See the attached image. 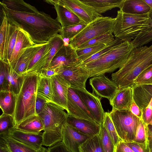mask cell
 Instances as JSON below:
<instances>
[{
  "mask_svg": "<svg viewBox=\"0 0 152 152\" xmlns=\"http://www.w3.org/2000/svg\"><path fill=\"white\" fill-rule=\"evenodd\" d=\"M8 135L37 150L42 147L43 133L42 132H30L14 128Z\"/></svg>",
  "mask_w": 152,
  "mask_h": 152,
  "instance_id": "cell-19",
  "label": "cell"
},
{
  "mask_svg": "<svg viewBox=\"0 0 152 152\" xmlns=\"http://www.w3.org/2000/svg\"><path fill=\"white\" fill-rule=\"evenodd\" d=\"M48 149V152H71L66 148L62 141L49 147Z\"/></svg>",
  "mask_w": 152,
  "mask_h": 152,
  "instance_id": "cell-51",
  "label": "cell"
},
{
  "mask_svg": "<svg viewBox=\"0 0 152 152\" xmlns=\"http://www.w3.org/2000/svg\"><path fill=\"white\" fill-rule=\"evenodd\" d=\"M66 123L91 137L98 134L100 129V125L95 121L76 118L68 114Z\"/></svg>",
  "mask_w": 152,
  "mask_h": 152,
  "instance_id": "cell-20",
  "label": "cell"
},
{
  "mask_svg": "<svg viewBox=\"0 0 152 152\" xmlns=\"http://www.w3.org/2000/svg\"><path fill=\"white\" fill-rule=\"evenodd\" d=\"M120 9L126 13L137 15L147 14L151 10L143 0H124Z\"/></svg>",
  "mask_w": 152,
  "mask_h": 152,
  "instance_id": "cell-26",
  "label": "cell"
},
{
  "mask_svg": "<svg viewBox=\"0 0 152 152\" xmlns=\"http://www.w3.org/2000/svg\"><path fill=\"white\" fill-rule=\"evenodd\" d=\"M115 39L112 31H110L105 34L91 39L81 45L77 49H83L102 43L105 44L107 45L113 42Z\"/></svg>",
  "mask_w": 152,
  "mask_h": 152,
  "instance_id": "cell-38",
  "label": "cell"
},
{
  "mask_svg": "<svg viewBox=\"0 0 152 152\" xmlns=\"http://www.w3.org/2000/svg\"><path fill=\"white\" fill-rule=\"evenodd\" d=\"M51 40L53 44L52 46L47 59L44 68L43 70L48 68L55 55L58 50L64 45L63 39L60 34H56L51 39Z\"/></svg>",
  "mask_w": 152,
  "mask_h": 152,
  "instance_id": "cell-43",
  "label": "cell"
},
{
  "mask_svg": "<svg viewBox=\"0 0 152 152\" xmlns=\"http://www.w3.org/2000/svg\"><path fill=\"white\" fill-rule=\"evenodd\" d=\"M56 1L73 12L87 25L103 16L81 0H56Z\"/></svg>",
  "mask_w": 152,
  "mask_h": 152,
  "instance_id": "cell-10",
  "label": "cell"
},
{
  "mask_svg": "<svg viewBox=\"0 0 152 152\" xmlns=\"http://www.w3.org/2000/svg\"><path fill=\"white\" fill-rule=\"evenodd\" d=\"M80 64L76 49L69 44L64 45L55 55L47 69L55 70L64 67L79 65Z\"/></svg>",
  "mask_w": 152,
  "mask_h": 152,
  "instance_id": "cell-12",
  "label": "cell"
},
{
  "mask_svg": "<svg viewBox=\"0 0 152 152\" xmlns=\"http://www.w3.org/2000/svg\"><path fill=\"white\" fill-rule=\"evenodd\" d=\"M47 102L44 98L37 94L35 104L36 115H38L42 111Z\"/></svg>",
  "mask_w": 152,
  "mask_h": 152,
  "instance_id": "cell-50",
  "label": "cell"
},
{
  "mask_svg": "<svg viewBox=\"0 0 152 152\" xmlns=\"http://www.w3.org/2000/svg\"><path fill=\"white\" fill-rule=\"evenodd\" d=\"M152 64V45L134 48L123 65L112 74V80L119 89L132 87L136 78Z\"/></svg>",
  "mask_w": 152,
  "mask_h": 152,
  "instance_id": "cell-2",
  "label": "cell"
},
{
  "mask_svg": "<svg viewBox=\"0 0 152 152\" xmlns=\"http://www.w3.org/2000/svg\"><path fill=\"white\" fill-rule=\"evenodd\" d=\"M62 142L71 152H80L79 147L91 137L84 134L66 122L62 127Z\"/></svg>",
  "mask_w": 152,
  "mask_h": 152,
  "instance_id": "cell-15",
  "label": "cell"
},
{
  "mask_svg": "<svg viewBox=\"0 0 152 152\" xmlns=\"http://www.w3.org/2000/svg\"><path fill=\"white\" fill-rule=\"evenodd\" d=\"M24 75H19L12 68L9 66L7 75L9 91L17 96L22 86Z\"/></svg>",
  "mask_w": 152,
  "mask_h": 152,
  "instance_id": "cell-33",
  "label": "cell"
},
{
  "mask_svg": "<svg viewBox=\"0 0 152 152\" xmlns=\"http://www.w3.org/2000/svg\"><path fill=\"white\" fill-rule=\"evenodd\" d=\"M89 84L93 92L101 97L107 99L110 102L119 89L113 81L104 75L92 77L89 80Z\"/></svg>",
  "mask_w": 152,
  "mask_h": 152,
  "instance_id": "cell-13",
  "label": "cell"
},
{
  "mask_svg": "<svg viewBox=\"0 0 152 152\" xmlns=\"http://www.w3.org/2000/svg\"><path fill=\"white\" fill-rule=\"evenodd\" d=\"M0 4L8 22L23 30L36 44L48 43L62 28L56 18H53L43 12H20L10 10Z\"/></svg>",
  "mask_w": 152,
  "mask_h": 152,
  "instance_id": "cell-1",
  "label": "cell"
},
{
  "mask_svg": "<svg viewBox=\"0 0 152 152\" xmlns=\"http://www.w3.org/2000/svg\"><path fill=\"white\" fill-rule=\"evenodd\" d=\"M50 39L39 50L28 65L23 75L39 73L43 70L52 46Z\"/></svg>",
  "mask_w": 152,
  "mask_h": 152,
  "instance_id": "cell-17",
  "label": "cell"
},
{
  "mask_svg": "<svg viewBox=\"0 0 152 152\" xmlns=\"http://www.w3.org/2000/svg\"><path fill=\"white\" fill-rule=\"evenodd\" d=\"M17 97L9 91H0V107L2 113L13 117Z\"/></svg>",
  "mask_w": 152,
  "mask_h": 152,
  "instance_id": "cell-28",
  "label": "cell"
},
{
  "mask_svg": "<svg viewBox=\"0 0 152 152\" xmlns=\"http://www.w3.org/2000/svg\"><path fill=\"white\" fill-rule=\"evenodd\" d=\"M80 152H104L97 135L87 140L79 147Z\"/></svg>",
  "mask_w": 152,
  "mask_h": 152,
  "instance_id": "cell-35",
  "label": "cell"
},
{
  "mask_svg": "<svg viewBox=\"0 0 152 152\" xmlns=\"http://www.w3.org/2000/svg\"><path fill=\"white\" fill-rule=\"evenodd\" d=\"M39 73L48 78H51L52 76L58 74L55 70L49 69L43 70Z\"/></svg>",
  "mask_w": 152,
  "mask_h": 152,
  "instance_id": "cell-54",
  "label": "cell"
},
{
  "mask_svg": "<svg viewBox=\"0 0 152 152\" xmlns=\"http://www.w3.org/2000/svg\"><path fill=\"white\" fill-rule=\"evenodd\" d=\"M148 139L150 149L152 148V126L148 125Z\"/></svg>",
  "mask_w": 152,
  "mask_h": 152,
  "instance_id": "cell-55",
  "label": "cell"
},
{
  "mask_svg": "<svg viewBox=\"0 0 152 152\" xmlns=\"http://www.w3.org/2000/svg\"><path fill=\"white\" fill-rule=\"evenodd\" d=\"M55 70L69 84L70 87L86 88V83L90 75L85 68L78 65L64 67Z\"/></svg>",
  "mask_w": 152,
  "mask_h": 152,
  "instance_id": "cell-9",
  "label": "cell"
},
{
  "mask_svg": "<svg viewBox=\"0 0 152 152\" xmlns=\"http://www.w3.org/2000/svg\"><path fill=\"white\" fill-rule=\"evenodd\" d=\"M123 42L122 40L120 39L115 38V40L112 43L83 61L79 65L80 66L83 65L99 58Z\"/></svg>",
  "mask_w": 152,
  "mask_h": 152,
  "instance_id": "cell-45",
  "label": "cell"
},
{
  "mask_svg": "<svg viewBox=\"0 0 152 152\" xmlns=\"http://www.w3.org/2000/svg\"><path fill=\"white\" fill-rule=\"evenodd\" d=\"M45 1L54 6L57 14L56 19L62 28H64L78 24L82 22L73 12L63 5L59 4L56 0H47Z\"/></svg>",
  "mask_w": 152,
  "mask_h": 152,
  "instance_id": "cell-21",
  "label": "cell"
},
{
  "mask_svg": "<svg viewBox=\"0 0 152 152\" xmlns=\"http://www.w3.org/2000/svg\"><path fill=\"white\" fill-rule=\"evenodd\" d=\"M148 14H132L124 12L120 10L114 23L112 32L115 38L123 42L131 41L143 29L150 26Z\"/></svg>",
  "mask_w": 152,
  "mask_h": 152,
  "instance_id": "cell-6",
  "label": "cell"
},
{
  "mask_svg": "<svg viewBox=\"0 0 152 152\" xmlns=\"http://www.w3.org/2000/svg\"><path fill=\"white\" fill-rule=\"evenodd\" d=\"M78 94L93 116L95 121L101 125L105 113L100 99L94 92L91 93L86 88H72Z\"/></svg>",
  "mask_w": 152,
  "mask_h": 152,
  "instance_id": "cell-11",
  "label": "cell"
},
{
  "mask_svg": "<svg viewBox=\"0 0 152 152\" xmlns=\"http://www.w3.org/2000/svg\"><path fill=\"white\" fill-rule=\"evenodd\" d=\"M14 127L13 116L2 113L0 116V135H8Z\"/></svg>",
  "mask_w": 152,
  "mask_h": 152,
  "instance_id": "cell-44",
  "label": "cell"
},
{
  "mask_svg": "<svg viewBox=\"0 0 152 152\" xmlns=\"http://www.w3.org/2000/svg\"><path fill=\"white\" fill-rule=\"evenodd\" d=\"M148 125H150L152 126V120L149 123Z\"/></svg>",
  "mask_w": 152,
  "mask_h": 152,
  "instance_id": "cell-59",
  "label": "cell"
},
{
  "mask_svg": "<svg viewBox=\"0 0 152 152\" xmlns=\"http://www.w3.org/2000/svg\"><path fill=\"white\" fill-rule=\"evenodd\" d=\"M14 128L24 132L38 133L44 130V126L40 116L35 115L15 125Z\"/></svg>",
  "mask_w": 152,
  "mask_h": 152,
  "instance_id": "cell-25",
  "label": "cell"
},
{
  "mask_svg": "<svg viewBox=\"0 0 152 152\" xmlns=\"http://www.w3.org/2000/svg\"><path fill=\"white\" fill-rule=\"evenodd\" d=\"M132 142L143 145L150 150L148 139V125L145 124L142 119H140Z\"/></svg>",
  "mask_w": 152,
  "mask_h": 152,
  "instance_id": "cell-36",
  "label": "cell"
},
{
  "mask_svg": "<svg viewBox=\"0 0 152 152\" xmlns=\"http://www.w3.org/2000/svg\"><path fill=\"white\" fill-rule=\"evenodd\" d=\"M0 152H10L5 145L2 143L0 144Z\"/></svg>",
  "mask_w": 152,
  "mask_h": 152,
  "instance_id": "cell-56",
  "label": "cell"
},
{
  "mask_svg": "<svg viewBox=\"0 0 152 152\" xmlns=\"http://www.w3.org/2000/svg\"><path fill=\"white\" fill-rule=\"evenodd\" d=\"M102 124L116 148L119 142L122 141L118 135L109 112H105Z\"/></svg>",
  "mask_w": 152,
  "mask_h": 152,
  "instance_id": "cell-41",
  "label": "cell"
},
{
  "mask_svg": "<svg viewBox=\"0 0 152 152\" xmlns=\"http://www.w3.org/2000/svg\"><path fill=\"white\" fill-rule=\"evenodd\" d=\"M148 5L151 9V11L152 10V0H143Z\"/></svg>",
  "mask_w": 152,
  "mask_h": 152,
  "instance_id": "cell-57",
  "label": "cell"
},
{
  "mask_svg": "<svg viewBox=\"0 0 152 152\" xmlns=\"http://www.w3.org/2000/svg\"><path fill=\"white\" fill-rule=\"evenodd\" d=\"M127 145L134 152H150V150L142 144L133 142H125Z\"/></svg>",
  "mask_w": 152,
  "mask_h": 152,
  "instance_id": "cell-49",
  "label": "cell"
},
{
  "mask_svg": "<svg viewBox=\"0 0 152 152\" xmlns=\"http://www.w3.org/2000/svg\"><path fill=\"white\" fill-rule=\"evenodd\" d=\"M124 0H84L82 2L93 8L101 14L112 9L120 8Z\"/></svg>",
  "mask_w": 152,
  "mask_h": 152,
  "instance_id": "cell-27",
  "label": "cell"
},
{
  "mask_svg": "<svg viewBox=\"0 0 152 152\" xmlns=\"http://www.w3.org/2000/svg\"><path fill=\"white\" fill-rule=\"evenodd\" d=\"M0 142L3 144L10 152H37L38 151L9 135H0Z\"/></svg>",
  "mask_w": 152,
  "mask_h": 152,
  "instance_id": "cell-29",
  "label": "cell"
},
{
  "mask_svg": "<svg viewBox=\"0 0 152 152\" xmlns=\"http://www.w3.org/2000/svg\"><path fill=\"white\" fill-rule=\"evenodd\" d=\"M37 94L47 102H52L53 90L51 78L43 76L39 73Z\"/></svg>",
  "mask_w": 152,
  "mask_h": 152,
  "instance_id": "cell-30",
  "label": "cell"
},
{
  "mask_svg": "<svg viewBox=\"0 0 152 152\" xmlns=\"http://www.w3.org/2000/svg\"><path fill=\"white\" fill-rule=\"evenodd\" d=\"M98 135L104 152H116V148L102 123Z\"/></svg>",
  "mask_w": 152,
  "mask_h": 152,
  "instance_id": "cell-39",
  "label": "cell"
},
{
  "mask_svg": "<svg viewBox=\"0 0 152 152\" xmlns=\"http://www.w3.org/2000/svg\"><path fill=\"white\" fill-rule=\"evenodd\" d=\"M37 152H48V148H47L43 147H42L41 148L38 150Z\"/></svg>",
  "mask_w": 152,
  "mask_h": 152,
  "instance_id": "cell-58",
  "label": "cell"
},
{
  "mask_svg": "<svg viewBox=\"0 0 152 152\" xmlns=\"http://www.w3.org/2000/svg\"><path fill=\"white\" fill-rule=\"evenodd\" d=\"M45 44H36L26 48L13 70L18 75H23L34 56Z\"/></svg>",
  "mask_w": 152,
  "mask_h": 152,
  "instance_id": "cell-24",
  "label": "cell"
},
{
  "mask_svg": "<svg viewBox=\"0 0 152 152\" xmlns=\"http://www.w3.org/2000/svg\"><path fill=\"white\" fill-rule=\"evenodd\" d=\"M24 75L23 83L17 96L13 115L15 126L25 119L36 115L35 104L39 73Z\"/></svg>",
  "mask_w": 152,
  "mask_h": 152,
  "instance_id": "cell-5",
  "label": "cell"
},
{
  "mask_svg": "<svg viewBox=\"0 0 152 152\" xmlns=\"http://www.w3.org/2000/svg\"><path fill=\"white\" fill-rule=\"evenodd\" d=\"M130 110L132 113L134 115L142 119V112L141 110L133 100L130 107Z\"/></svg>",
  "mask_w": 152,
  "mask_h": 152,
  "instance_id": "cell-52",
  "label": "cell"
},
{
  "mask_svg": "<svg viewBox=\"0 0 152 152\" xmlns=\"http://www.w3.org/2000/svg\"><path fill=\"white\" fill-rule=\"evenodd\" d=\"M150 21V26L142 29L131 42L134 48L143 46L152 41V10L148 13Z\"/></svg>",
  "mask_w": 152,
  "mask_h": 152,
  "instance_id": "cell-32",
  "label": "cell"
},
{
  "mask_svg": "<svg viewBox=\"0 0 152 152\" xmlns=\"http://www.w3.org/2000/svg\"><path fill=\"white\" fill-rule=\"evenodd\" d=\"M3 17L0 27V60L8 63L7 58V44L8 36V20L2 10Z\"/></svg>",
  "mask_w": 152,
  "mask_h": 152,
  "instance_id": "cell-31",
  "label": "cell"
},
{
  "mask_svg": "<svg viewBox=\"0 0 152 152\" xmlns=\"http://www.w3.org/2000/svg\"><path fill=\"white\" fill-rule=\"evenodd\" d=\"M62 107L53 102H47L38 115L44 126L42 145L49 147L62 141V127L67 116Z\"/></svg>",
  "mask_w": 152,
  "mask_h": 152,
  "instance_id": "cell-3",
  "label": "cell"
},
{
  "mask_svg": "<svg viewBox=\"0 0 152 152\" xmlns=\"http://www.w3.org/2000/svg\"><path fill=\"white\" fill-rule=\"evenodd\" d=\"M8 36L7 44V58L9 63L15 47L19 28L8 22Z\"/></svg>",
  "mask_w": 152,
  "mask_h": 152,
  "instance_id": "cell-37",
  "label": "cell"
},
{
  "mask_svg": "<svg viewBox=\"0 0 152 152\" xmlns=\"http://www.w3.org/2000/svg\"><path fill=\"white\" fill-rule=\"evenodd\" d=\"M83 22L62 28L60 34L63 39H68L69 41L74 38L87 26Z\"/></svg>",
  "mask_w": 152,
  "mask_h": 152,
  "instance_id": "cell-42",
  "label": "cell"
},
{
  "mask_svg": "<svg viewBox=\"0 0 152 152\" xmlns=\"http://www.w3.org/2000/svg\"><path fill=\"white\" fill-rule=\"evenodd\" d=\"M116 152H134L125 142L121 141L116 147Z\"/></svg>",
  "mask_w": 152,
  "mask_h": 152,
  "instance_id": "cell-53",
  "label": "cell"
},
{
  "mask_svg": "<svg viewBox=\"0 0 152 152\" xmlns=\"http://www.w3.org/2000/svg\"><path fill=\"white\" fill-rule=\"evenodd\" d=\"M67 108L68 115L76 118L95 121L80 97L71 87L69 88L68 91Z\"/></svg>",
  "mask_w": 152,
  "mask_h": 152,
  "instance_id": "cell-14",
  "label": "cell"
},
{
  "mask_svg": "<svg viewBox=\"0 0 152 152\" xmlns=\"http://www.w3.org/2000/svg\"><path fill=\"white\" fill-rule=\"evenodd\" d=\"M150 152H152V148L150 149Z\"/></svg>",
  "mask_w": 152,
  "mask_h": 152,
  "instance_id": "cell-60",
  "label": "cell"
},
{
  "mask_svg": "<svg viewBox=\"0 0 152 152\" xmlns=\"http://www.w3.org/2000/svg\"><path fill=\"white\" fill-rule=\"evenodd\" d=\"M18 28L16 44L9 62L13 69L15 67L19 58L25 49L36 44L27 33Z\"/></svg>",
  "mask_w": 152,
  "mask_h": 152,
  "instance_id": "cell-18",
  "label": "cell"
},
{
  "mask_svg": "<svg viewBox=\"0 0 152 152\" xmlns=\"http://www.w3.org/2000/svg\"><path fill=\"white\" fill-rule=\"evenodd\" d=\"M118 135L122 141L132 142L140 119L130 110H112L109 112Z\"/></svg>",
  "mask_w": 152,
  "mask_h": 152,
  "instance_id": "cell-7",
  "label": "cell"
},
{
  "mask_svg": "<svg viewBox=\"0 0 152 152\" xmlns=\"http://www.w3.org/2000/svg\"><path fill=\"white\" fill-rule=\"evenodd\" d=\"M142 111L141 119L145 124L148 125L149 123L152 120V98L148 106Z\"/></svg>",
  "mask_w": 152,
  "mask_h": 152,
  "instance_id": "cell-48",
  "label": "cell"
},
{
  "mask_svg": "<svg viewBox=\"0 0 152 152\" xmlns=\"http://www.w3.org/2000/svg\"><path fill=\"white\" fill-rule=\"evenodd\" d=\"M131 87L133 100L142 110L148 106L152 98V85L134 84Z\"/></svg>",
  "mask_w": 152,
  "mask_h": 152,
  "instance_id": "cell-22",
  "label": "cell"
},
{
  "mask_svg": "<svg viewBox=\"0 0 152 152\" xmlns=\"http://www.w3.org/2000/svg\"><path fill=\"white\" fill-rule=\"evenodd\" d=\"M134 48L131 41L123 42L99 58L80 66L87 70L89 77L104 75L121 67Z\"/></svg>",
  "mask_w": 152,
  "mask_h": 152,
  "instance_id": "cell-4",
  "label": "cell"
},
{
  "mask_svg": "<svg viewBox=\"0 0 152 152\" xmlns=\"http://www.w3.org/2000/svg\"><path fill=\"white\" fill-rule=\"evenodd\" d=\"M51 79L53 90L52 102L67 111L68 91L70 86L58 74L52 76Z\"/></svg>",
  "mask_w": 152,
  "mask_h": 152,
  "instance_id": "cell-16",
  "label": "cell"
},
{
  "mask_svg": "<svg viewBox=\"0 0 152 152\" xmlns=\"http://www.w3.org/2000/svg\"><path fill=\"white\" fill-rule=\"evenodd\" d=\"M0 91H9L7 79L8 71L10 66L9 63L0 60Z\"/></svg>",
  "mask_w": 152,
  "mask_h": 152,
  "instance_id": "cell-47",
  "label": "cell"
},
{
  "mask_svg": "<svg viewBox=\"0 0 152 152\" xmlns=\"http://www.w3.org/2000/svg\"><path fill=\"white\" fill-rule=\"evenodd\" d=\"M133 100L132 88L128 87L119 89L110 103L113 110H130Z\"/></svg>",
  "mask_w": 152,
  "mask_h": 152,
  "instance_id": "cell-23",
  "label": "cell"
},
{
  "mask_svg": "<svg viewBox=\"0 0 152 152\" xmlns=\"http://www.w3.org/2000/svg\"><path fill=\"white\" fill-rule=\"evenodd\" d=\"M134 83L135 85H152V64L136 78Z\"/></svg>",
  "mask_w": 152,
  "mask_h": 152,
  "instance_id": "cell-46",
  "label": "cell"
},
{
  "mask_svg": "<svg viewBox=\"0 0 152 152\" xmlns=\"http://www.w3.org/2000/svg\"><path fill=\"white\" fill-rule=\"evenodd\" d=\"M8 9L13 11L27 12L39 11L35 7L22 0H4L0 2Z\"/></svg>",
  "mask_w": 152,
  "mask_h": 152,
  "instance_id": "cell-34",
  "label": "cell"
},
{
  "mask_svg": "<svg viewBox=\"0 0 152 152\" xmlns=\"http://www.w3.org/2000/svg\"><path fill=\"white\" fill-rule=\"evenodd\" d=\"M107 45L105 44H100L86 48L76 49L78 59L80 62L83 61L92 56Z\"/></svg>",
  "mask_w": 152,
  "mask_h": 152,
  "instance_id": "cell-40",
  "label": "cell"
},
{
  "mask_svg": "<svg viewBox=\"0 0 152 152\" xmlns=\"http://www.w3.org/2000/svg\"><path fill=\"white\" fill-rule=\"evenodd\" d=\"M115 18L109 17L98 18L87 25L74 38L69 44L76 49L82 44L98 36L111 31Z\"/></svg>",
  "mask_w": 152,
  "mask_h": 152,
  "instance_id": "cell-8",
  "label": "cell"
}]
</instances>
